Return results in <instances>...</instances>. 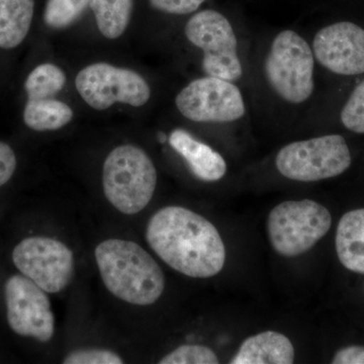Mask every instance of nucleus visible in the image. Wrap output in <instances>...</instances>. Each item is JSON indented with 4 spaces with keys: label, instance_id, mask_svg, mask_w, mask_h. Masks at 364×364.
I'll use <instances>...</instances> for the list:
<instances>
[{
    "label": "nucleus",
    "instance_id": "f3484780",
    "mask_svg": "<svg viewBox=\"0 0 364 364\" xmlns=\"http://www.w3.org/2000/svg\"><path fill=\"white\" fill-rule=\"evenodd\" d=\"M73 111L65 102L54 98L28 100L23 121L33 131H56L70 123Z\"/></svg>",
    "mask_w": 364,
    "mask_h": 364
},
{
    "label": "nucleus",
    "instance_id": "9b49d317",
    "mask_svg": "<svg viewBox=\"0 0 364 364\" xmlns=\"http://www.w3.org/2000/svg\"><path fill=\"white\" fill-rule=\"evenodd\" d=\"M44 289L25 275H14L4 287L6 316L11 330L23 337L49 342L55 333L51 303Z\"/></svg>",
    "mask_w": 364,
    "mask_h": 364
},
{
    "label": "nucleus",
    "instance_id": "bb28decb",
    "mask_svg": "<svg viewBox=\"0 0 364 364\" xmlns=\"http://www.w3.org/2000/svg\"><path fill=\"white\" fill-rule=\"evenodd\" d=\"M165 140H166V136H165L164 134H161V135H159L160 142H165Z\"/></svg>",
    "mask_w": 364,
    "mask_h": 364
},
{
    "label": "nucleus",
    "instance_id": "dca6fc26",
    "mask_svg": "<svg viewBox=\"0 0 364 364\" xmlns=\"http://www.w3.org/2000/svg\"><path fill=\"white\" fill-rule=\"evenodd\" d=\"M33 0H0V48L14 49L26 39L33 16Z\"/></svg>",
    "mask_w": 364,
    "mask_h": 364
},
{
    "label": "nucleus",
    "instance_id": "f03ea898",
    "mask_svg": "<svg viewBox=\"0 0 364 364\" xmlns=\"http://www.w3.org/2000/svg\"><path fill=\"white\" fill-rule=\"evenodd\" d=\"M102 282L117 299L136 306L156 303L165 287L161 267L135 242L109 239L95 248Z\"/></svg>",
    "mask_w": 364,
    "mask_h": 364
},
{
    "label": "nucleus",
    "instance_id": "20e7f679",
    "mask_svg": "<svg viewBox=\"0 0 364 364\" xmlns=\"http://www.w3.org/2000/svg\"><path fill=\"white\" fill-rule=\"evenodd\" d=\"M263 70L269 87L287 104L301 105L312 97L315 56L312 47L294 31H282L275 36Z\"/></svg>",
    "mask_w": 364,
    "mask_h": 364
},
{
    "label": "nucleus",
    "instance_id": "39448f33",
    "mask_svg": "<svg viewBox=\"0 0 364 364\" xmlns=\"http://www.w3.org/2000/svg\"><path fill=\"white\" fill-rule=\"evenodd\" d=\"M331 225V214L324 205L312 200H287L272 208L267 233L275 252L296 257L312 249Z\"/></svg>",
    "mask_w": 364,
    "mask_h": 364
},
{
    "label": "nucleus",
    "instance_id": "393cba45",
    "mask_svg": "<svg viewBox=\"0 0 364 364\" xmlns=\"http://www.w3.org/2000/svg\"><path fill=\"white\" fill-rule=\"evenodd\" d=\"M16 168V157L11 146L0 142V188L13 177Z\"/></svg>",
    "mask_w": 364,
    "mask_h": 364
},
{
    "label": "nucleus",
    "instance_id": "a211bd4d",
    "mask_svg": "<svg viewBox=\"0 0 364 364\" xmlns=\"http://www.w3.org/2000/svg\"><path fill=\"white\" fill-rule=\"evenodd\" d=\"M133 0H91L98 30L107 39L121 37L130 23Z\"/></svg>",
    "mask_w": 364,
    "mask_h": 364
},
{
    "label": "nucleus",
    "instance_id": "423d86ee",
    "mask_svg": "<svg viewBox=\"0 0 364 364\" xmlns=\"http://www.w3.org/2000/svg\"><path fill=\"white\" fill-rule=\"evenodd\" d=\"M350 164V151L340 135H326L287 144L275 158V166L282 176L301 182L338 176Z\"/></svg>",
    "mask_w": 364,
    "mask_h": 364
},
{
    "label": "nucleus",
    "instance_id": "a878e982",
    "mask_svg": "<svg viewBox=\"0 0 364 364\" xmlns=\"http://www.w3.org/2000/svg\"><path fill=\"white\" fill-rule=\"evenodd\" d=\"M333 364H364V346H348L340 349L332 360Z\"/></svg>",
    "mask_w": 364,
    "mask_h": 364
},
{
    "label": "nucleus",
    "instance_id": "6ab92c4d",
    "mask_svg": "<svg viewBox=\"0 0 364 364\" xmlns=\"http://www.w3.org/2000/svg\"><path fill=\"white\" fill-rule=\"evenodd\" d=\"M66 83L64 72L54 64L36 67L26 78L25 88L28 100L52 98L63 90Z\"/></svg>",
    "mask_w": 364,
    "mask_h": 364
},
{
    "label": "nucleus",
    "instance_id": "ddd939ff",
    "mask_svg": "<svg viewBox=\"0 0 364 364\" xmlns=\"http://www.w3.org/2000/svg\"><path fill=\"white\" fill-rule=\"evenodd\" d=\"M169 144L200 181H218L226 174L227 163L222 155L207 144L196 140L188 132L174 130L169 136Z\"/></svg>",
    "mask_w": 364,
    "mask_h": 364
},
{
    "label": "nucleus",
    "instance_id": "412c9836",
    "mask_svg": "<svg viewBox=\"0 0 364 364\" xmlns=\"http://www.w3.org/2000/svg\"><path fill=\"white\" fill-rule=\"evenodd\" d=\"M160 364H218L219 358L212 349L202 345H182L159 361Z\"/></svg>",
    "mask_w": 364,
    "mask_h": 364
},
{
    "label": "nucleus",
    "instance_id": "0eeeda50",
    "mask_svg": "<svg viewBox=\"0 0 364 364\" xmlns=\"http://www.w3.org/2000/svg\"><path fill=\"white\" fill-rule=\"evenodd\" d=\"M186 38L203 51V70L208 76L239 80L243 75L238 40L226 16L207 9L191 16L186 23Z\"/></svg>",
    "mask_w": 364,
    "mask_h": 364
},
{
    "label": "nucleus",
    "instance_id": "b1692460",
    "mask_svg": "<svg viewBox=\"0 0 364 364\" xmlns=\"http://www.w3.org/2000/svg\"><path fill=\"white\" fill-rule=\"evenodd\" d=\"M151 6L162 13L188 14L198 11L205 0H149Z\"/></svg>",
    "mask_w": 364,
    "mask_h": 364
},
{
    "label": "nucleus",
    "instance_id": "5701e85b",
    "mask_svg": "<svg viewBox=\"0 0 364 364\" xmlns=\"http://www.w3.org/2000/svg\"><path fill=\"white\" fill-rule=\"evenodd\" d=\"M65 364H122L123 359L105 349H83L71 352L63 360Z\"/></svg>",
    "mask_w": 364,
    "mask_h": 364
},
{
    "label": "nucleus",
    "instance_id": "4be33fe9",
    "mask_svg": "<svg viewBox=\"0 0 364 364\" xmlns=\"http://www.w3.org/2000/svg\"><path fill=\"white\" fill-rule=\"evenodd\" d=\"M345 128L356 134H364V80L356 86L341 112Z\"/></svg>",
    "mask_w": 364,
    "mask_h": 364
},
{
    "label": "nucleus",
    "instance_id": "f257e3e1",
    "mask_svg": "<svg viewBox=\"0 0 364 364\" xmlns=\"http://www.w3.org/2000/svg\"><path fill=\"white\" fill-rule=\"evenodd\" d=\"M146 239L167 265L193 279L215 277L226 262L217 228L188 208L171 205L158 210L148 223Z\"/></svg>",
    "mask_w": 364,
    "mask_h": 364
},
{
    "label": "nucleus",
    "instance_id": "2eb2a0df",
    "mask_svg": "<svg viewBox=\"0 0 364 364\" xmlns=\"http://www.w3.org/2000/svg\"><path fill=\"white\" fill-rule=\"evenodd\" d=\"M336 251L347 269L364 274V208L346 213L340 220Z\"/></svg>",
    "mask_w": 364,
    "mask_h": 364
},
{
    "label": "nucleus",
    "instance_id": "6e6552de",
    "mask_svg": "<svg viewBox=\"0 0 364 364\" xmlns=\"http://www.w3.org/2000/svg\"><path fill=\"white\" fill-rule=\"evenodd\" d=\"M75 85L86 104L97 111L117 102L142 107L151 97L150 86L140 74L107 63L85 67L79 72Z\"/></svg>",
    "mask_w": 364,
    "mask_h": 364
},
{
    "label": "nucleus",
    "instance_id": "f8f14e48",
    "mask_svg": "<svg viewBox=\"0 0 364 364\" xmlns=\"http://www.w3.org/2000/svg\"><path fill=\"white\" fill-rule=\"evenodd\" d=\"M312 50L318 64L339 75L364 73V30L350 21H340L321 28Z\"/></svg>",
    "mask_w": 364,
    "mask_h": 364
},
{
    "label": "nucleus",
    "instance_id": "4468645a",
    "mask_svg": "<svg viewBox=\"0 0 364 364\" xmlns=\"http://www.w3.org/2000/svg\"><path fill=\"white\" fill-rule=\"evenodd\" d=\"M294 348L284 334L267 331L249 337L230 361L231 364H291Z\"/></svg>",
    "mask_w": 364,
    "mask_h": 364
},
{
    "label": "nucleus",
    "instance_id": "7ed1b4c3",
    "mask_svg": "<svg viewBox=\"0 0 364 364\" xmlns=\"http://www.w3.org/2000/svg\"><path fill=\"white\" fill-rule=\"evenodd\" d=\"M157 171L145 151L122 145L109 153L104 163L102 186L105 198L124 215H136L154 196Z\"/></svg>",
    "mask_w": 364,
    "mask_h": 364
},
{
    "label": "nucleus",
    "instance_id": "1a4fd4ad",
    "mask_svg": "<svg viewBox=\"0 0 364 364\" xmlns=\"http://www.w3.org/2000/svg\"><path fill=\"white\" fill-rule=\"evenodd\" d=\"M176 105L182 116L196 123H232L246 114L238 86L213 76L191 81L177 95Z\"/></svg>",
    "mask_w": 364,
    "mask_h": 364
},
{
    "label": "nucleus",
    "instance_id": "aec40b11",
    "mask_svg": "<svg viewBox=\"0 0 364 364\" xmlns=\"http://www.w3.org/2000/svg\"><path fill=\"white\" fill-rule=\"evenodd\" d=\"M91 0H48L44 21L46 25L55 30H61L77 21Z\"/></svg>",
    "mask_w": 364,
    "mask_h": 364
},
{
    "label": "nucleus",
    "instance_id": "9d476101",
    "mask_svg": "<svg viewBox=\"0 0 364 364\" xmlns=\"http://www.w3.org/2000/svg\"><path fill=\"white\" fill-rule=\"evenodd\" d=\"M13 261L21 274L48 294L64 291L73 277V252L56 239H25L14 247Z\"/></svg>",
    "mask_w": 364,
    "mask_h": 364
}]
</instances>
